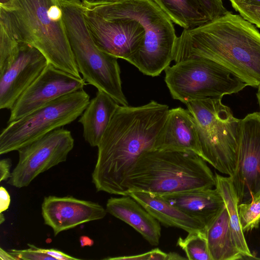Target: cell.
Wrapping results in <instances>:
<instances>
[{
    "mask_svg": "<svg viewBox=\"0 0 260 260\" xmlns=\"http://www.w3.org/2000/svg\"><path fill=\"white\" fill-rule=\"evenodd\" d=\"M169 106L152 100L140 106L119 105L98 146L92 181L98 191L126 196L125 183L144 152L155 149Z\"/></svg>",
    "mask_w": 260,
    "mask_h": 260,
    "instance_id": "6da1fadb",
    "label": "cell"
},
{
    "mask_svg": "<svg viewBox=\"0 0 260 260\" xmlns=\"http://www.w3.org/2000/svg\"><path fill=\"white\" fill-rule=\"evenodd\" d=\"M204 58L222 66L247 86L260 84V32L241 15L223 16L184 29L175 48V63Z\"/></svg>",
    "mask_w": 260,
    "mask_h": 260,
    "instance_id": "7a4b0ae2",
    "label": "cell"
},
{
    "mask_svg": "<svg viewBox=\"0 0 260 260\" xmlns=\"http://www.w3.org/2000/svg\"><path fill=\"white\" fill-rule=\"evenodd\" d=\"M0 24L17 41L38 49L48 63L81 78L68 39L61 0H13L0 7Z\"/></svg>",
    "mask_w": 260,
    "mask_h": 260,
    "instance_id": "3957f363",
    "label": "cell"
},
{
    "mask_svg": "<svg viewBox=\"0 0 260 260\" xmlns=\"http://www.w3.org/2000/svg\"><path fill=\"white\" fill-rule=\"evenodd\" d=\"M206 161L187 151L154 149L139 157L125 183L127 193L159 196L215 186V175Z\"/></svg>",
    "mask_w": 260,
    "mask_h": 260,
    "instance_id": "277c9868",
    "label": "cell"
},
{
    "mask_svg": "<svg viewBox=\"0 0 260 260\" xmlns=\"http://www.w3.org/2000/svg\"><path fill=\"white\" fill-rule=\"evenodd\" d=\"M61 3L68 39L82 78L120 105L128 106L122 89L118 58L94 43L85 21L82 2L61 0Z\"/></svg>",
    "mask_w": 260,
    "mask_h": 260,
    "instance_id": "5b68a950",
    "label": "cell"
},
{
    "mask_svg": "<svg viewBox=\"0 0 260 260\" xmlns=\"http://www.w3.org/2000/svg\"><path fill=\"white\" fill-rule=\"evenodd\" d=\"M221 99L208 98L185 105L197 124L202 158L231 176L238 164L241 119L234 116Z\"/></svg>",
    "mask_w": 260,
    "mask_h": 260,
    "instance_id": "8992f818",
    "label": "cell"
},
{
    "mask_svg": "<svg viewBox=\"0 0 260 260\" xmlns=\"http://www.w3.org/2000/svg\"><path fill=\"white\" fill-rule=\"evenodd\" d=\"M165 81L172 97L184 104L238 93L247 85L219 64L204 58L184 60L168 67Z\"/></svg>",
    "mask_w": 260,
    "mask_h": 260,
    "instance_id": "52a82bcc",
    "label": "cell"
},
{
    "mask_svg": "<svg viewBox=\"0 0 260 260\" xmlns=\"http://www.w3.org/2000/svg\"><path fill=\"white\" fill-rule=\"evenodd\" d=\"M90 97L83 89L64 95L29 114L8 123L0 134V154L21 148L81 116Z\"/></svg>",
    "mask_w": 260,
    "mask_h": 260,
    "instance_id": "ba28073f",
    "label": "cell"
},
{
    "mask_svg": "<svg viewBox=\"0 0 260 260\" xmlns=\"http://www.w3.org/2000/svg\"><path fill=\"white\" fill-rule=\"evenodd\" d=\"M74 145L71 132L60 127L21 148L8 183L16 188L27 186L41 173L65 161Z\"/></svg>",
    "mask_w": 260,
    "mask_h": 260,
    "instance_id": "9c48e42d",
    "label": "cell"
},
{
    "mask_svg": "<svg viewBox=\"0 0 260 260\" xmlns=\"http://www.w3.org/2000/svg\"><path fill=\"white\" fill-rule=\"evenodd\" d=\"M238 204L248 202L260 193V113L241 119L237 167L231 176Z\"/></svg>",
    "mask_w": 260,
    "mask_h": 260,
    "instance_id": "30bf717a",
    "label": "cell"
},
{
    "mask_svg": "<svg viewBox=\"0 0 260 260\" xmlns=\"http://www.w3.org/2000/svg\"><path fill=\"white\" fill-rule=\"evenodd\" d=\"M81 78L48 63L42 73L18 99L8 123L16 120L64 95L83 89Z\"/></svg>",
    "mask_w": 260,
    "mask_h": 260,
    "instance_id": "8fae6325",
    "label": "cell"
},
{
    "mask_svg": "<svg viewBox=\"0 0 260 260\" xmlns=\"http://www.w3.org/2000/svg\"><path fill=\"white\" fill-rule=\"evenodd\" d=\"M19 42L14 60L0 75V109L11 110L18 99L39 77L48 61L35 47Z\"/></svg>",
    "mask_w": 260,
    "mask_h": 260,
    "instance_id": "7c38bea8",
    "label": "cell"
},
{
    "mask_svg": "<svg viewBox=\"0 0 260 260\" xmlns=\"http://www.w3.org/2000/svg\"><path fill=\"white\" fill-rule=\"evenodd\" d=\"M44 224L59 233L91 221L104 218L107 212L102 205L72 196L45 197L41 206Z\"/></svg>",
    "mask_w": 260,
    "mask_h": 260,
    "instance_id": "4fadbf2b",
    "label": "cell"
},
{
    "mask_svg": "<svg viewBox=\"0 0 260 260\" xmlns=\"http://www.w3.org/2000/svg\"><path fill=\"white\" fill-rule=\"evenodd\" d=\"M155 149L191 152L202 157L197 124L188 109H169L156 138Z\"/></svg>",
    "mask_w": 260,
    "mask_h": 260,
    "instance_id": "5bb4252c",
    "label": "cell"
},
{
    "mask_svg": "<svg viewBox=\"0 0 260 260\" xmlns=\"http://www.w3.org/2000/svg\"><path fill=\"white\" fill-rule=\"evenodd\" d=\"M106 209L131 226L151 245H158L161 237L159 222L132 197H111L107 201Z\"/></svg>",
    "mask_w": 260,
    "mask_h": 260,
    "instance_id": "9a60e30c",
    "label": "cell"
},
{
    "mask_svg": "<svg viewBox=\"0 0 260 260\" xmlns=\"http://www.w3.org/2000/svg\"><path fill=\"white\" fill-rule=\"evenodd\" d=\"M161 196L206 226L225 206L224 200L216 188L193 189Z\"/></svg>",
    "mask_w": 260,
    "mask_h": 260,
    "instance_id": "2e32d148",
    "label": "cell"
},
{
    "mask_svg": "<svg viewBox=\"0 0 260 260\" xmlns=\"http://www.w3.org/2000/svg\"><path fill=\"white\" fill-rule=\"evenodd\" d=\"M127 195L136 200L164 226L179 228L188 233L206 228L203 222L185 213L161 196L143 191H131Z\"/></svg>",
    "mask_w": 260,
    "mask_h": 260,
    "instance_id": "e0dca14e",
    "label": "cell"
},
{
    "mask_svg": "<svg viewBox=\"0 0 260 260\" xmlns=\"http://www.w3.org/2000/svg\"><path fill=\"white\" fill-rule=\"evenodd\" d=\"M119 105L109 95L100 90L90 100L78 122L82 125L84 140L91 147H98Z\"/></svg>",
    "mask_w": 260,
    "mask_h": 260,
    "instance_id": "ac0fdd59",
    "label": "cell"
},
{
    "mask_svg": "<svg viewBox=\"0 0 260 260\" xmlns=\"http://www.w3.org/2000/svg\"><path fill=\"white\" fill-rule=\"evenodd\" d=\"M205 231L212 260H236L243 257L234 240L225 205Z\"/></svg>",
    "mask_w": 260,
    "mask_h": 260,
    "instance_id": "d6986e66",
    "label": "cell"
},
{
    "mask_svg": "<svg viewBox=\"0 0 260 260\" xmlns=\"http://www.w3.org/2000/svg\"><path fill=\"white\" fill-rule=\"evenodd\" d=\"M152 1L172 22L184 29H191L210 21L199 0Z\"/></svg>",
    "mask_w": 260,
    "mask_h": 260,
    "instance_id": "ffe728a7",
    "label": "cell"
},
{
    "mask_svg": "<svg viewBox=\"0 0 260 260\" xmlns=\"http://www.w3.org/2000/svg\"><path fill=\"white\" fill-rule=\"evenodd\" d=\"M215 188L222 196L229 213L230 225L235 243L243 257L255 258L249 249L239 217L238 201L230 177L215 173Z\"/></svg>",
    "mask_w": 260,
    "mask_h": 260,
    "instance_id": "44dd1931",
    "label": "cell"
},
{
    "mask_svg": "<svg viewBox=\"0 0 260 260\" xmlns=\"http://www.w3.org/2000/svg\"><path fill=\"white\" fill-rule=\"evenodd\" d=\"M177 245L184 251L187 259L212 260L205 229L188 233L184 238L180 237Z\"/></svg>",
    "mask_w": 260,
    "mask_h": 260,
    "instance_id": "7402d4cb",
    "label": "cell"
},
{
    "mask_svg": "<svg viewBox=\"0 0 260 260\" xmlns=\"http://www.w3.org/2000/svg\"><path fill=\"white\" fill-rule=\"evenodd\" d=\"M238 210L244 233L257 228L260 222V193L250 201L238 204Z\"/></svg>",
    "mask_w": 260,
    "mask_h": 260,
    "instance_id": "603a6c76",
    "label": "cell"
},
{
    "mask_svg": "<svg viewBox=\"0 0 260 260\" xmlns=\"http://www.w3.org/2000/svg\"><path fill=\"white\" fill-rule=\"evenodd\" d=\"M19 42L0 24V75L10 66L17 54Z\"/></svg>",
    "mask_w": 260,
    "mask_h": 260,
    "instance_id": "cb8c5ba5",
    "label": "cell"
},
{
    "mask_svg": "<svg viewBox=\"0 0 260 260\" xmlns=\"http://www.w3.org/2000/svg\"><path fill=\"white\" fill-rule=\"evenodd\" d=\"M29 248L26 249H11L9 252L16 260H46L55 259L52 256L43 253L41 248L37 247L32 244H28Z\"/></svg>",
    "mask_w": 260,
    "mask_h": 260,
    "instance_id": "d4e9b609",
    "label": "cell"
},
{
    "mask_svg": "<svg viewBox=\"0 0 260 260\" xmlns=\"http://www.w3.org/2000/svg\"><path fill=\"white\" fill-rule=\"evenodd\" d=\"M231 4L233 8L238 12L244 19L260 28V6Z\"/></svg>",
    "mask_w": 260,
    "mask_h": 260,
    "instance_id": "484cf974",
    "label": "cell"
},
{
    "mask_svg": "<svg viewBox=\"0 0 260 260\" xmlns=\"http://www.w3.org/2000/svg\"><path fill=\"white\" fill-rule=\"evenodd\" d=\"M199 1L210 21L223 16L228 12L221 0H199Z\"/></svg>",
    "mask_w": 260,
    "mask_h": 260,
    "instance_id": "4316f807",
    "label": "cell"
},
{
    "mask_svg": "<svg viewBox=\"0 0 260 260\" xmlns=\"http://www.w3.org/2000/svg\"><path fill=\"white\" fill-rule=\"evenodd\" d=\"M168 253H166L159 248H155L147 252L137 255L108 257L105 259L122 260H168Z\"/></svg>",
    "mask_w": 260,
    "mask_h": 260,
    "instance_id": "83f0119b",
    "label": "cell"
},
{
    "mask_svg": "<svg viewBox=\"0 0 260 260\" xmlns=\"http://www.w3.org/2000/svg\"><path fill=\"white\" fill-rule=\"evenodd\" d=\"M42 251L54 257L55 260H79L80 258L73 257L63 252L55 249L41 248Z\"/></svg>",
    "mask_w": 260,
    "mask_h": 260,
    "instance_id": "f1b7e54d",
    "label": "cell"
},
{
    "mask_svg": "<svg viewBox=\"0 0 260 260\" xmlns=\"http://www.w3.org/2000/svg\"><path fill=\"white\" fill-rule=\"evenodd\" d=\"M12 166L10 158L2 159L0 161V181L9 179L11 176L10 169Z\"/></svg>",
    "mask_w": 260,
    "mask_h": 260,
    "instance_id": "f546056e",
    "label": "cell"
},
{
    "mask_svg": "<svg viewBox=\"0 0 260 260\" xmlns=\"http://www.w3.org/2000/svg\"><path fill=\"white\" fill-rule=\"evenodd\" d=\"M10 196L7 189L1 186L0 187V213L7 210L10 206Z\"/></svg>",
    "mask_w": 260,
    "mask_h": 260,
    "instance_id": "4dcf8cb0",
    "label": "cell"
},
{
    "mask_svg": "<svg viewBox=\"0 0 260 260\" xmlns=\"http://www.w3.org/2000/svg\"><path fill=\"white\" fill-rule=\"evenodd\" d=\"M231 4L260 6V0H230Z\"/></svg>",
    "mask_w": 260,
    "mask_h": 260,
    "instance_id": "1f68e13d",
    "label": "cell"
},
{
    "mask_svg": "<svg viewBox=\"0 0 260 260\" xmlns=\"http://www.w3.org/2000/svg\"><path fill=\"white\" fill-rule=\"evenodd\" d=\"M121 1L122 0H82V2L86 4H102L113 3Z\"/></svg>",
    "mask_w": 260,
    "mask_h": 260,
    "instance_id": "d6a6232c",
    "label": "cell"
},
{
    "mask_svg": "<svg viewBox=\"0 0 260 260\" xmlns=\"http://www.w3.org/2000/svg\"><path fill=\"white\" fill-rule=\"evenodd\" d=\"M0 259L3 260H16L15 258L8 252L0 248Z\"/></svg>",
    "mask_w": 260,
    "mask_h": 260,
    "instance_id": "836d02e7",
    "label": "cell"
},
{
    "mask_svg": "<svg viewBox=\"0 0 260 260\" xmlns=\"http://www.w3.org/2000/svg\"><path fill=\"white\" fill-rule=\"evenodd\" d=\"M80 242L82 246L85 245L91 246L93 243V241L86 236H81L80 237Z\"/></svg>",
    "mask_w": 260,
    "mask_h": 260,
    "instance_id": "e575fe53",
    "label": "cell"
},
{
    "mask_svg": "<svg viewBox=\"0 0 260 260\" xmlns=\"http://www.w3.org/2000/svg\"><path fill=\"white\" fill-rule=\"evenodd\" d=\"M168 260H177V259H186L187 258L181 256L178 253L176 252H169Z\"/></svg>",
    "mask_w": 260,
    "mask_h": 260,
    "instance_id": "d590c367",
    "label": "cell"
},
{
    "mask_svg": "<svg viewBox=\"0 0 260 260\" xmlns=\"http://www.w3.org/2000/svg\"><path fill=\"white\" fill-rule=\"evenodd\" d=\"M13 0H0V7L7 9L11 7Z\"/></svg>",
    "mask_w": 260,
    "mask_h": 260,
    "instance_id": "8d00e7d4",
    "label": "cell"
},
{
    "mask_svg": "<svg viewBox=\"0 0 260 260\" xmlns=\"http://www.w3.org/2000/svg\"><path fill=\"white\" fill-rule=\"evenodd\" d=\"M257 92L256 93V96L258 101V103L259 107V113H260V84L258 85Z\"/></svg>",
    "mask_w": 260,
    "mask_h": 260,
    "instance_id": "74e56055",
    "label": "cell"
},
{
    "mask_svg": "<svg viewBox=\"0 0 260 260\" xmlns=\"http://www.w3.org/2000/svg\"><path fill=\"white\" fill-rule=\"evenodd\" d=\"M5 220V217L3 212L0 213V224H2L4 222Z\"/></svg>",
    "mask_w": 260,
    "mask_h": 260,
    "instance_id": "f35d334b",
    "label": "cell"
}]
</instances>
